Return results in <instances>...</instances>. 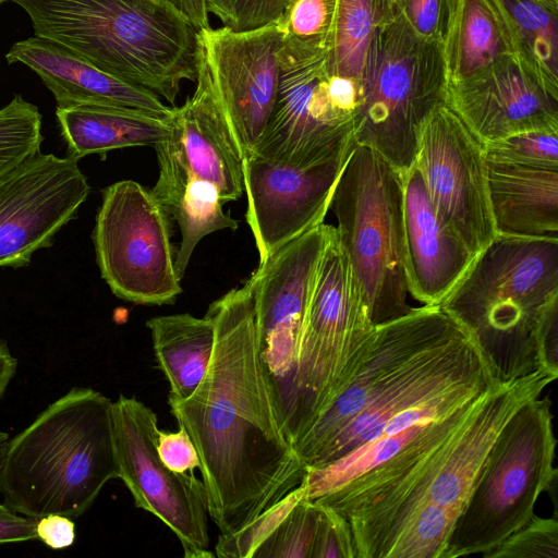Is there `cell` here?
I'll return each mask as SVG.
<instances>
[{
    "label": "cell",
    "instance_id": "cell-1",
    "mask_svg": "<svg viewBox=\"0 0 558 558\" xmlns=\"http://www.w3.org/2000/svg\"><path fill=\"white\" fill-rule=\"evenodd\" d=\"M215 341L209 367L170 412L201 460L208 515L233 534L298 487L306 468L289 440L260 359L250 287L228 291L206 313Z\"/></svg>",
    "mask_w": 558,
    "mask_h": 558
},
{
    "label": "cell",
    "instance_id": "cell-2",
    "mask_svg": "<svg viewBox=\"0 0 558 558\" xmlns=\"http://www.w3.org/2000/svg\"><path fill=\"white\" fill-rule=\"evenodd\" d=\"M497 383L470 335L439 305L375 325L364 354L293 444L306 469L378 437L401 412L454 389Z\"/></svg>",
    "mask_w": 558,
    "mask_h": 558
},
{
    "label": "cell",
    "instance_id": "cell-3",
    "mask_svg": "<svg viewBox=\"0 0 558 558\" xmlns=\"http://www.w3.org/2000/svg\"><path fill=\"white\" fill-rule=\"evenodd\" d=\"M556 379L536 369L496 383L388 461L313 502L348 520L355 558H378L399 524L420 507L434 504L460 515L502 427Z\"/></svg>",
    "mask_w": 558,
    "mask_h": 558
},
{
    "label": "cell",
    "instance_id": "cell-4",
    "mask_svg": "<svg viewBox=\"0 0 558 558\" xmlns=\"http://www.w3.org/2000/svg\"><path fill=\"white\" fill-rule=\"evenodd\" d=\"M5 1L28 14L35 35L171 105L184 81H196L199 29L163 1Z\"/></svg>",
    "mask_w": 558,
    "mask_h": 558
},
{
    "label": "cell",
    "instance_id": "cell-5",
    "mask_svg": "<svg viewBox=\"0 0 558 558\" xmlns=\"http://www.w3.org/2000/svg\"><path fill=\"white\" fill-rule=\"evenodd\" d=\"M111 409L101 392L74 387L10 438L0 469L3 504L35 520L84 514L118 478Z\"/></svg>",
    "mask_w": 558,
    "mask_h": 558
},
{
    "label": "cell",
    "instance_id": "cell-6",
    "mask_svg": "<svg viewBox=\"0 0 558 558\" xmlns=\"http://www.w3.org/2000/svg\"><path fill=\"white\" fill-rule=\"evenodd\" d=\"M557 296L558 240L496 235L439 306L506 383L537 369L536 323Z\"/></svg>",
    "mask_w": 558,
    "mask_h": 558
},
{
    "label": "cell",
    "instance_id": "cell-7",
    "mask_svg": "<svg viewBox=\"0 0 558 558\" xmlns=\"http://www.w3.org/2000/svg\"><path fill=\"white\" fill-rule=\"evenodd\" d=\"M359 84L355 145L407 171L415 162L425 121L446 105L441 43L417 35L398 13L371 38Z\"/></svg>",
    "mask_w": 558,
    "mask_h": 558
},
{
    "label": "cell",
    "instance_id": "cell-8",
    "mask_svg": "<svg viewBox=\"0 0 558 558\" xmlns=\"http://www.w3.org/2000/svg\"><path fill=\"white\" fill-rule=\"evenodd\" d=\"M330 208L337 234L374 325L399 318L408 304L402 173L369 147L354 145Z\"/></svg>",
    "mask_w": 558,
    "mask_h": 558
},
{
    "label": "cell",
    "instance_id": "cell-9",
    "mask_svg": "<svg viewBox=\"0 0 558 558\" xmlns=\"http://www.w3.org/2000/svg\"><path fill=\"white\" fill-rule=\"evenodd\" d=\"M548 397L523 404L494 441L454 525L444 558L483 555L534 514L537 499L556 486V438Z\"/></svg>",
    "mask_w": 558,
    "mask_h": 558
},
{
    "label": "cell",
    "instance_id": "cell-10",
    "mask_svg": "<svg viewBox=\"0 0 558 558\" xmlns=\"http://www.w3.org/2000/svg\"><path fill=\"white\" fill-rule=\"evenodd\" d=\"M375 325L335 226L304 317L286 434L293 444L330 403L364 354Z\"/></svg>",
    "mask_w": 558,
    "mask_h": 558
},
{
    "label": "cell",
    "instance_id": "cell-11",
    "mask_svg": "<svg viewBox=\"0 0 558 558\" xmlns=\"http://www.w3.org/2000/svg\"><path fill=\"white\" fill-rule=\"evenodd\" d=\"M92 240L100 276L116 296L166 305L182 292L169 215L140 183L122 180L101 190Z\"/></svg>",
    "mask_w": 558,
    "mask_h": 558
},
{
    "label": "cell",
    "instance_id": "cell-12",
    "mask_svg": "<svg viewBox=\"0 0 558 558\" xmlns=\"http://www.w3.org/2000/svg\"><path fill=\"white\" fill-rule=\"evenodd\" d=\"M279 64L271 116L247 156L301 167L345 159L355 145V113L333 86L328 51L283 41Z\"/></svg>",
    "mask_w": 558,
    "mask_h": 558
},
{
    "label": "cell",
    "instance_id": "cell-13",
    "mask_svg": "<svg viewBox=\"0 0 558 558\" xmlns=\"http://www.w3.org/2000/svg\"><path fill=\"white\" fill-rule=\"evenodd\" d=\"M118 478L135 506L165 523L180 541L185 558L214 557L209 551L205 486L193 473H177L160 459L156 413L142 401L120 395L111 409Z\"/></svg>",
    "mask_w": 558,
    "mask_h": 558
},
{
    "label": "cell",
    "instance_id": "cell-14",
    "mask_svg": "<svg viewBox=\"0 0 558 558\" xmlns=\"http://www.w3.org/2000/svg\"><path fill=\"white\" fill-rule=\"evenodd\" d=\"M331 226L322 223L275 252L245 281L251 289L260 359L283 429L291 408L304 317Z\"/></svg>",
    "mask_w": 558,
    "mask_h": 558
},
{
    "label": "cell",
    "instance_id": "cell-15",
    "mask_svg": "<svg viewBox=\"0 0 558 558\" xmlns=\"http://www.w3.org/2000/svg\"><path fill=\"white\" fill-rule=\"evenodd\" d=\"M414 165L440 220L474 253L495 238L483 144L447 106L425 121Z\"/></svg>",
    "mask_w": 558,
    "mask_h": 558
},
{
    "label": "cell",
    "instance_id": "cell-16",
    "mask_svg": "<svg viewBox=\"0 0 558 558\" xmlns=\"http://www.w3.org/2000/svg\"><path fill=\"white\" fill-rule=\"evenodd\" d=\"M90 192L78 160L38 151L0 175V268L53 244Z\"/></svg>",
    "mask_w": 558,
    "mask_h": 558
},
{
    "label": "cell",
    "instance_id": "cell-17",
    "mask_svg": "<svg viewBox=\"0 0 558 558\" xmlns=\"http://www.w3.org/2000/svg\"><path fill=\"white\" fill-rule=\"evenodd\" d=\"M199 41L217 99L245 158L276 101L282 34L277 24L250 32L209 26L199 31Z\"/></svg>",
    "mask_w": 558,
    "mask_h": 558
},
{
    "label": "cell",
    "instance_id": "cell-18",
    "mask_svg": "<svg viewBox=\"0 0 558 558\" xmlns=\"http://www.w3.org/2000/svg\"><path fill=\"white\" fill-rule=\"evenodd\" d=\"M347 158L308 167L253 155L243 159L245 218L259 264L324 222Z\"/></svg>",
    "mask_w": 558,
    "mask_h": 558
},
{
    "label": "cell",
    "instance_id": "cell-19",
    "mask_svg": "<svg viewBox=\"0 0 558 558\" xmlns=\"http://www.w3.org/2000/svg\"><path fill=\"white\" fill-rule=\"evenodd\" d=\"M446 105L482 144L526 131H558V95L517 54L447 83Z\"/></svg>",
    "mask_w": 558,
    "mask_h": 558
},
{
    "label": "cell",
    "instance_id": "cell-20",
    "mask_svg": "<svg viewBox=\"0 0 558 558\" xmlns=\"http://www.w3.org/2000/svg\"><path fill=\"white\" fill-rule=\"evenodd\" d=\"M401 173L408 290L422 305H440L476 254L440 220L417 167Z\"/></svg>",
    "mask_w": 558,
    "mask_h": 558
},
{
    "label": "cell",
    "instance_id": "cell-21",
    "mask_svg": "<svg viewBox=\"0 0 558 558\" xmlns=\"http://www.w3.org/2000/svg\"><path fill=\"white\" fill-rule=\"evenodd\" d=\"M5 59L23 63L52 93L57 108L102 105L132 108L169 119V107L156 95L98 69L70 48L52 39L33 36L15 43Z\"/></svg>",
    "mask_w": 558,
    "mask_h": 558
},
{
    "label": "cell",
    "instance_id": "cell-22",
    "mask_svg": "<svg viewBox=\"0 0 558 558\" xmlns=\"http://www.w3.org/2000/svg\"><path fill=\"white\" fill-rule=\"evenodd\" d=\"M195 83L193 95L173 107L172 137L192 171L214 183L225 204L244 193V158L217 99L201 44Z\"/></svg>",
    "mask_w": 558,
    "mask_h": 558
},
{
    "label": "cell",
    "instance_id": "cell-23",
    "mask_svg": "<svg viewBox=\"0 0 558 558\" xmlns=\"http://www.w3.org/2000/svg\"><path fill=\"white\" fill-rule=\"evenodd\" d=\"M154 147L159 174L150 193L181 230L175 268L182 279L204 236L219 230H236L239 223L225 213L217 186L192 171L173 137Z\"/></svg>",
    "mask_w": 558,
    "mask_h": 558
},
{
    "label": "cell",
    "instance_id": "cell-24",
    "mask_svg": "<svg viewBox=\"0 0 558 558\" xmlns=\"http://www.w3.org/2000/svg\"><path fill=\"white\" fill-rule=\"evenodd\" d=\"M497 235L558 240V168L486 160Z\"/></svg>",
    "mask_w": 558,
    "mask_h": 558
},
{
    "label": "cell",
    "instance_id": "cell-25",
    "mask_svg": "<svg viewBox=\"0 0 558 558\" xmlns=\"http://www.w3.org/2000/svg\"><path fill=\"white\" fill-rule=\"evenodd\" d=\"M56 117L68 156L77 160L94 154L105 159L112 149L156 146L172 137L170 118L132 108L77 105L57 108Z\"/></svg>",
    "mask_w": 558,
    "mask_h": 558
},
{
    "label": "cell",
    "instance_id": "cell-26",
    "mask_svg": "<svg viewBox=\"0 0 558 558\" xmlns=\"http://www.w3.org/2000/svg\"><path fill=\"white\" fill-rule=\"evenodd\" d=\"M441 47L447 83L469 78L502 57L514 54L490 0H453Z\"/></svg>",
    "mask_w": 558,
    "mask_h": 558
},
{
    "label": "cell",
    "instance_id": "cell-27",
    "mask_svg": "<svg viewBox=\"0 0 558 558\" xmlns=\"http://www.w3.org/2000/svg\"><path fill=\"white\" fill-rule=\"evenodd\" d=\"M169 397L184 399L204 378L211 360L215 330L211 319L189 313L156 316L146 322Z\"/></svg>",
    "mask_w": 558,
    "mask_h": 558
},
{
    "label": "cell",
    "instance_id": "cell-28",
    "mask_svg": "<svg viewBox=\"0 0 558 558\" xmlns=\"http://www.w3.org/2000/svg\"><path fill=\"white\" fill-rule=\"evenodd\" d=\"M517 54L558 95V12L538 0H490Z\"/></svg>",
    "mask_w": 558,
    "mask_h": 558
},
{
    "label": "cell",
    "instance_id": "cell-29",
    "mask_svg": "<svg viewBox=\"0 0 558 558\" xmlns=\"http://www.w3.org/2000/svg\"><path fill=\"white\" fill-rule=\"evenodd\" d=\"M398 13L397 0H338L328 50L330 74L359 80L371 38Z\"/></svg>",
    "mask_w": 558,
    "mask_h": 558
},
{
    "label": "cell",
    "instance_id": "cell-30",
    "mask_svg": "<svg viewBox=\"0 0 558 558\" xmlns=\"http://www.w3.org/2000/svg\"><path fill=\"white\" fill-rule=\"evenodd\" d=\"M458 518L446 507H420L399 524L378 558H444Z\"/></svg>",
    "mask_w": 558,
    "mask_h": 558
},
{
    "label": "cell",
    "instance_id": "cell-31",
    "mask_svg": "<svg viewBox=\"0 0 558 558\" xmlns=\"http://www.w3.org/2000/svg\"><path fill=\"white\" fill-rule=\"evenodd\" d=\"M41 125L38 108L21 95L0 109V175L40 151Z\"/></svg>",
    "mask_w": 558,
    "mask_h": 558
},
{
    "label": "cell",
    "instance_id": "cell-32",
    "mask_svg": "<svg viewBox=\"0 0 558 558\" xmlns=\"http://www.w3.org/2000/svg\"><path fill=\"white\" fill-rule=\"evenodd\" d=\"M338 0H288L276 23L284 43L329 50Z\"/></svg>",
    "mask_w": 558,
    "mask_h": 558
},
{
    "label": "cell",
    "instance_id": "cell-33",
    "mask_svg": "<svg viewBox=\"0 0 558 558\" xmlns=\"http://www.w3.org/2000/svg\"><path fill=\"white\" fill-rule=\"evenodd\" d=\"M318 520V507L303 497L253 558H311Z\"/></svg>",
    "mask_w": 558,
    "mask_h": 558
},
{
    "label": "cell",
    "instance_id": "cell-34",
    "mask_svg": "<svg viewBox=\"0 0 558 558\" xmlns=\"http://www.w3.org/2000/svg\"><path fill=\"white\" fill-rule=\"evenodd\" d=\"M305 487L301 483L236 533L220 534L215 556L220 558H253L259 545L272 534L298 501L305 497Z\"/></svg>",
    "mask_w": 558,
    "mask_h": 558
},
{
    "label": "cell",
    "instance_id": "cell-35",
    "mask_svg": "<svg viewBox=\"0 0 558 558\" xmlns=\"http://www.w3.org/2000/svg\"><path fill=\"white\" fill-rule=\"evenodd\" d=\"M486 160L558 168V131H526L483 144Z\"/></svg>",
    "mask_w": 558,
    "mask_h": 558
},
{
    "label": "cell",
    "instance_id": "cell-36",
    "mask_svg": "<svg viewBox=\"0 0 558 558\" xmlns=\"http://www.w3.org/2000/svg\"><path fill=\"white\" fill-rule=\"evenodd\" d=\"M484 558H558L557 518H542L535 513L511 533Z\"/></svg>",
    "mask_w": 558,
    "mask_h": 558
},
{
    "label": "cell",
    "instance_id": "cell-37",
    "mask_svg": "<svg viewBox=\"0 0 558 558\" xmlns=\"http://www.w3.org/2000/svg\"><path fill=\"white\" fill-rule=\"evenodd\" d=\"M288 0H206L208 14L233 32H250L276 24Z\"/></svg>",
    "mask_w": 558,
    "mask_h": 558
},
{
    "label": "cell",
    "instance_id": "cell-38",
    "mask_svg": "<svg viewBox=\"0 0 558 558\" xmlns=\"http://www.w3.org/2000/svg\"><path fill=\"white\" fill-rule=\"evenodd\" d=\"M316 505L318 520L311 558H355L348 520L328 506Z\"/></svg>",
    "mask_w": 558,
    "mask_h": 558
},
{
    "label": "cell",
    "instance_id": "cell-39",
    "mask_svg": "<svg viewBox=\"0 0 558 558\" xmlns=\"http://www.w3.org/2000/svg\"><path fill=\"white\" fill-rule=\"evenodd\" d=\"M453 0H397L398 11L421 37L442 44Z\"/></svg>",
    "mask_w": 558,
    "mask_h": 558
},
{
    "label": "cell",
    "instance_id": "cell-40",
    "mask_svg": "<svg viewBox=\"0 0 558 558\" xmlns=\"http://www.w3.org/2000/svg\"><path fill=\"white\" fill-rule=\"evenodd\" d=\"M537 369L558 377V296L542 311L534 331Z\"/></svg>",
    "mask_w": 558,
    "mask_h": 558
},
{
    "label": "cell",
    "instance_id": "cell-41",
    "mask_svg": "<svg viewBox=\"0 0 558 558\" xmlns=\"http://www.w3.org/2000/svg\"><path fill=\"white\" fill-rule=\"evenodd\" d=\"M157 451L161 461L173 472L193 473L201 466L195 445L181 425L177 432L159 430Z\"/></svg>",
    "mask_w": 558,
    "mask_h": 558
},
{
    "label": "cell",
    "instance_id": "cell-42",
    "mask_svg": "<svg viewBox=\"0 0 558 558\" xmlns=\"http://www.w3.org/2000/svg\"><path fill=\"white\" fill-rule=\"evenodd\" d=\"M37 538L48 547L59 550L70 547L75 541V524L69 517L48 514L36 522Z\"/></svg>",
    "mask_w": 558,
    "mask_h": 558
},
{
    "label": "cell",
    "instance_id": "cell-43",
    "mask_svg": "<svg viewBox=\"0 0 558 558\" xmlns=\"http://www.w3.org/2000/svg\"><path fill=\"white\" fill-rule=\"evenodd\" d=\"M36 522L37 520L0 504V544L38 539Z\"/></svg>",
    "mask_w": 558,
    "mask_h": 558
},
{
    "label": "cell",
    "instance_id": "cell-44",
    "mask_svg": "<svg viewBox=\"0 0 558 558\" xmlns=\"http://www.w3.org/2000/svg\"><path fill=\"white\" fill-rule=\"evenodd\" d=\"M178 10L197 29L209 27L206 0H160Z\"/></svg>",
    "mask_w": 558,
    "mask_h": 558
},
{
    "label": "cell",
    "instance_id": "cell-45",
    "mask_svg": "<svg viewBox=\"0 0 558 558\" xmlns=\"http://www.w3.org/2000/svg\"><path fill=\"white\" fill-rule=\"evenodd\" d=\"M17 368V360L4 339L0 338V399L3 397Z\"/></svg>",
    "mask_w": 558,
    "mask_h": 558
},
{
    "label": "cell",
    "instance_id": "cell-46",
    "mask_svg": "<svg viewBox=\"0 0 558 558\" xmlns=\"http://www.w3.org/2000/svg\"><path fill=\"white\" fill-rule=\"evenodd\" d=\"M9 440H10L9 435L7 433L0 430V469H1V465L3 462V458L5 454V450H7Z\"/></svg>",
    "mask_w": 558,
    "mask_h": 558
},
{
    "label": "cell",
    "instance_id": "cell-47",
    "mask_svg": "<svg viewBox=\"0 0 558 558\" xmlns=\"http://www.w3.org/2000/svg\"><path fill=\"white\" fill-rule=\"evenodd\" d=\"M549 9L558 12V0H538Z\"/></svg>",
    "mask_w": 558,
    "mask_h": 558
},
{
    "label": "cell",
    "instance_id": "cell-48",
    "mask_svg": "<svg viewBox=\"0 0 558 558\" xmlns=\"http://www.w3.org/2000/svg\"><path fill=\"white\" fill-rule=\"evenodd\" d=\"M5 0H0V3L4 2Z\"/></svg>",
    "mask_w": 558,
    "mask_h": 558
}]
</instances>
